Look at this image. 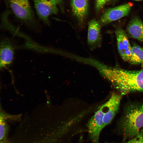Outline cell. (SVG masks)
I'll return each instance as SVG.
<instances>
[{
	"label": "cell",
	"mask_w": 143,
	"mask_h": 143,
	"mask_svg": "<svg viewBox=\"0 0 143 143\" xmlns=\"http://www.w3.org/2000/svg\"><path fill=\"white\" fill-rule=\"evenodd\" d=\"M115 34L119 53L124 61L129 62L131 56L132 46L127 35L121 28L115 30Z\"/></svg>",
	"instance_id": "6"
},
{
	"label": "cell",
	"mask_w": 143,
	"mask_h": 143,
	"mask_svg": "<svg viewBox=\"0 0 143 143\" xmlns=\"http://www.w3.org/2000/svg\"><path fill=\"white\" fill-rule=\"evenodd\" d=\"M136 0V1H139V0Z\"/></svg>",
	"instance_id": "16"
},
{
	"label": "cell",
	"mask_w": 143,
	"mask_h": 143,
	"mask_svg": "<svg viewBox=\"0 0 143 143\" xmlns=\"http://www.w3.org/2000/svg\"><path fill=\"white\" fill-rule=\"evenodd\" d=\"M124 143H143V129L131 140Z\"/></svg>",
	"instance_id": "13"
},
{
	"label": "cell",
	"mask_w": 143,
	"mask_h": 143,
	"mask_svg": "<svg viewBox=\"0 0 143 143\" xmlns=\"http://www.w3.org/2000/svg\"><path fill=\"white\" fill-rule=\"evenodd\" d=\"M7 129V125L4 115L0 112V140L5 135Z\"/></svg>",
	"instance_id": "12"
},
{
	"label": "cell",
	"mask_w": 143,
	"mask_h": 143,
	"mask_svg": "<svg viewBox=\"0 0 143 143\" xmlns=\"http://www.w3.org/2000/svg\"><path fill=\"white\" fill-rule=\"evenodd\" d=\"M16 46L12 40L5 39L0 42V71L12 63Z\"/></svg>",
	"instance_id": "5"
},
{
	"label": "cell",
	"mask_w": 143,
	"mask_h": 143,
	"mask_svg": "<svg viewBox=\"0 0 143 143\" xmlns=\"http://www.w3.org/2000/svg\"><path fill=\"white\" fill-rule=\"evenodd\" d=\"M120 126L125 138L137 135L143 127V105L129 108L121 121Z\"/></svg>",
	"instance_id": "2"
},
{
	"label": "cell",
	"mask_w": 143,
	"mask_h": 143,
	"mask_svg": "<svg viewBox=\"0 0 143 143\" xmlns=\"http://www.w3.org/2000/svg\"><path fill=\"white\" fill-rule=\"evenodd\" d=\"M129 62L133 65L143 63V49L140 46L136 44L132 46L131 56Z\"/></svg>",
	"instance_id": "11"
},
{
	"label": "cell",
	"mask_w": 143,
	"mask_h": 143,
	"mask_svg": "<svg viewBox=\"0 0 143 143\" xmlns=\"http://www.w3.org/2000/svg\"><path fill=\"white\" fill-rule=\"evenodd\" d=\"M101 28L100 24L95 19L88 23L87 42L92 50L101 46L102 41Z\"/></svg>",
	"instance_id": "8"
},
{
	"label": "cell",
	"mask_w": 143,
	"mask_h": 143,
	"mask_svg": "<svg viewBox=\"0 0 143 143\" xmlns=\"http://www.w3.org/2000/svg\"><path fill=\"white\" fill-rule=\"evenodd\" d=\"M107 0H96V8L99 10H100L105 3Z\"/></svg>",
	"instance_id": "14"
},
{
	"label": "cell",
	"mask_w": 143,
	"mask_h": 143,
	"mask_svg": "<svg viewBox=\"0 0 143 143\" xmlns=\"http://www.w3.org/2000/svg\"><path fill=\"white\" fill-rule=\"evenodd\" d=\"M71 5L73 14L80 22H82L87 13L88 0H71Z\"/></svg>",
	"instance_id": "10"
},
{
	"label": "cell",
	"mask_w": 143,
	"mask_h": 143,
	"mask_svg": "<svg viewBox=\"0 0 143 143\" xmlns=\"http://www.w3.org/2000/svg\"><path fill=\"white\" fill-rule=\"evenodd\" d=\"M127 35L143 42V22L139 18L135 17L129 23L127 28Z\"/></svg>",
	"instance_id": "9"
},
{
	"label": "cell",
	"mask_w": 143,
	"mask_h": 143,
	"mask_svg": "<svg viewBox=\"0 0 143 143\" xmlns=\"http://www.w3.org/2000/svg\"><path fill=\"white\" fill-rule=\"evenodd\" d=\"M103 76L122 95L143 92V69L130 70L115 67L106 69Z\"/></svg>",
	"instance_id": "1"
},
{
	"label": "cell",
	"mask_w": 143,
	"mask_h": 143,
	"mask_svg": "<svg viewBox=\"0 0 143 143\" xmlns=\"http://www.w3.org/2000/svg\"><path fill=\"white\" fill-rule=\"evenodd\" d=\"M10 7L15 15L29 26L35 24L33 13L29 0H9Z\"/></svg>",
	"instance_id": "3"
},
{
	"label": "cell",
	"mask_w": 143,
	"mask_h": 143,
	"mask_svg": "<svg viewBox=\"0 0 143 143\" xmlns=\"http://www.w3.org/2000/svg\"><path fill=\"white\" fill-rule=\"evenodd\" d=\"M38 16L46 24L50 25L49 17L58 11L56 3L52 0H33Z\"/></svg>",
	"instance_id": "4"
},
{
	"label": "cell",
	"mask_w": 143,
	"mask_h": 143,
	"mask_svg": "<svg viewBox=\"0 0 143 143\" xmlns=\"http://www.w3.org/2000/svg\"><path fill=\"white\" fill-rule=\"evenodd\" d=\"M131 8L130 5L126 3L109 9L101 16V24H106L127 15Z\"/></svg>",
	"instance_id": "7"
},
{
	"label": "cell",
	"mask_w": 143,
	"mask_h": 143,
	"mask_svg": "<svg viewBox=\"0 0 143 143\" xmlns=\"http://www.w3.org/2000/svg\"><path fill=\"white\" fill-rule=\"evenodd\" d=\"M55 2L57 5L62 8L63 0H52Z\"/></svg>",
	"instance_id": "15"
}]
</instances>
